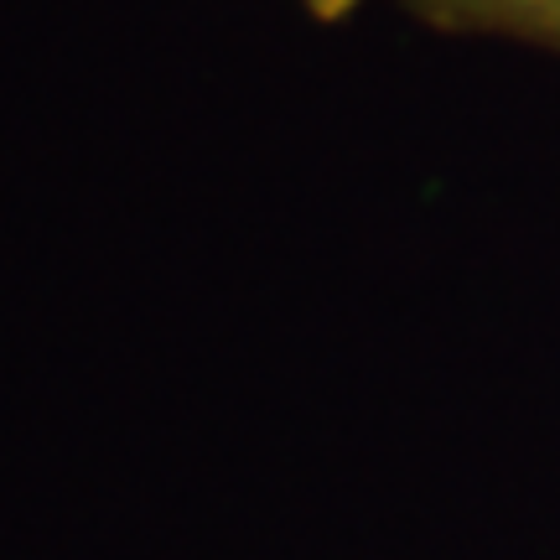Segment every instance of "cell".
<instances>
[{
	"label": "cell",
	"mask_w": 560,
	"mask_h": 560,
	"mask_svg": "<svg viewBox=\"0 0 560 560\" xmlns=\"http://www.w3.org/2000/svg\"><path fill=\"white\" fill-rule=\"evenodd\" d=\"M363 0H301V11L306 16H317V21H342V16H353Z\"/></svg>",
	"instance_id": "2"
},
{
	"label": "cell",
	"mask_w": 560,
	"mask_h": 560,
	"mask_svg": "<svg viewBox=\"0 0 560 560\" xmlns=\"http://www.w3.org/2000/svg\"><path fill=\"white\" fill-rule=\"evenodd\" d=\"M400 5L452 37H509L560 52V0H400Z\"/></svg>",
	"instance_id": "1"
}]
</instances>
